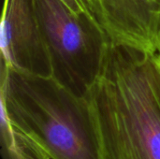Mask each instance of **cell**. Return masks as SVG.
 <instances>
[{
    "instance_id": "obj_3",
    "label": "cell",
    "mask_w": 160,
    "mask_h": 159,
    "mask_svg": "<svg viewBox=\"0 0 160 159\" xmlns=\"http://www.w3.org/2000/svg\"><path fill=\"white\" fill-rule=\"evenodd\" d=\"M51 78L85 97L104 69L112 44L94 15L71 11L61 0H35Z\"/></svg>"
},
{
    "instance_id": "obj_5",
    "label": "cell",
    "mask_w": 160,
    "mask_h": 159,
    "mask_svg": "<svg viewBox=\"0 0 160 159\" xmlns=\"http://www.w3.org/2000/svg\"><path fill=\"white\" fill-rule=\"evenodd\" d=\"M98 22L114 45L157 54L160 0H88Z\"/></svg>"
},
{
    "instance_id": "obj_1",
    "label": "cell",
    "mask_w": 160,
    "mask_h": 159,
    "mask_svg": "<svg viewBox=\"0 0 160 159\" xmlns=\"http://www.w3.org/2000/svg\"><path fill=\"white\" fill-rule=\"evenodd\" d=\"M96 159H160L156 55L112 44L100 78L85 97Z\"/></svg>"
},
{
    "instance_id": "obj_4",
    "label": "cell",
    "mask_w": 160,
    "mask_h": 159,
    "mask_svg": "<svg viewBox=\"0 0 160 159\" xmlns=\"http://www.w3.org/2000/svg\"><path fill=\"white\" fill-rule=\"evenodd\" d=\"M1 64L21 73L51 77V67L37 16L35 0H4Z\"/></svg>"
},
{
    "instance_id": "obj_7",
    "label": "cell",
    "mask_w": 160,
    "mask_h": 159,
    "mask_svg": "<svg viewBox=\"0 0 160 159\" xmlns=\"http://www.w3.org/2000/svg\"><path fill=\"white\" fill-rule=\"evenodd\" d=\"M156 84L160 97V62L156 57Z\"/></svg>"
},
{
    "instance_id": "obj_6",
    "label": "cell",
    "mask_w": 160,
    "mask_h": 159,
    "mask_svg": "<svg viewBox=\"0 0 160 159\" xmlns=\"http://www.w3.org/2000/svg\"><path fill=\"white\" fill-rule=\"evenodd\" d=\"M68 8L79 14H86V15H94L88 0H61ZM95 16V15H94Z\"/></svg>"
},
{
    "instance_id": "obj_8",
    "label": "cell",
    "mask_w": 160,
    "mask_h": 159,
    "mask_svg": "<svg viewBox=\"0 0 160 159\" xmlns=\"http://www.w3.org/2000/svg\"><path fill=\"white\" fill-rule=\"evenodd\" d=\"M157 59L158 60V62H160V32L159 36H158V50H157V54H156Z\"/></svg>"
},
{
    "instance_id": "obj_2",
    "label": "cell",
    "mask_w": 160,
    "mask_h": 159,
    "mask_svg": "<svg viewBox=\"0 0 160 159\" xmlns=\"http://www.w3.org/2000/svg\"><path fill=\"white\" fill-rule=\"evenodd\" d=\"M1 99L12 127L36 135L58 159H96L85 97L51 77L21 73L1 64Z\"/></svg>"
}]
</instances>
